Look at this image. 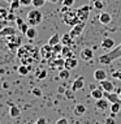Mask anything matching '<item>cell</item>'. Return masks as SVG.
I'll return each instance as SVG.
<instances>
[{
  "instance_id": "cell-1",
  "label": "cell",
  "mask_w": 121,
  "mask_h": 124,
  "mask_svg": "<svg viewBox=\"0 0 121 124\" xmlns=\"http://www.w3.org/2000/svg\"><path fill=\"white\" fill-rule=\"evenodd\" d=\"M16 54H17L18 59L22 62V64H28V65L33 62H38L39 56H40L39 50L34 47V46H30V45L21 46Z\"/></svg>"
},
{
  "instance_id": "cell-2",
  "label": "cell",
  "mask_w": 121,
  "mask_h": 124,
  "mask_svg": "<svg viewBox=\"0 0 121 124\" xmlns=\"http://www.w3.org/2000/svg\"><path fill=\"white\" fill-rule=\"evenodd\" d=\"M119 58H121V45L115 47L113 51H109L102 56H99V63H102V64H111L112 62H115Z\"/></svg>"
},
{
  "instance_id": "cell-3",
  "label": "cell",
  "mask_w": 121,
  "mask_h": 124,
  "mask_svg": "<svg viewBox=\"0 0 121 124\" xmlns=\"http://www.w3.org/2000/svg\"><path fill=\"white\" fill-rule=\"evenodd\" d=\"M42 21H43V15H42V12H40L38 8L29 11V13H28V22H29V25L36 26V25L42 24Z\"/></svg>"
},
{
  "instance_id": "cell-4",
  "label": "cell",
  "mask_w": 121,
  "mask_h": 124,
  "mask_svg": "<svg viewBox=\"0 0 121 124\" xmlns=\"http://www.w3.org/2000/svg\"><path fill=\"white\" fill-rule=\"evenodd\" d=\"M7 46H8V48L11 50L12 52H17L18 48L21 47V37L17 35V34H13V35H9L7 37Z\"/></svg>"
},
{
  "instance_id": "cell-5",
  "label": "cell",
  "mask_w": 121,
  "mask_h": 124,
  "mask_svg": "<svg viewBox=\"0 0 121 124\" xmlns=\"http://www.w3.org/2000/svg\"><path fill=\"white\" fill-rule=\"evenodd\" d=\"M63 21H64V24L69 25L70 28H72V26H74V25L78 24V22H81V20L78 18V16H77L76 12L68 11L63 15Z\"/></svg>"
},
{
  "instance_id": "cell-6",
  "label": "cell",
  "mask_w": 121,
  "mask_h": 124,
  "mask_svg": "<svg viewBox=\"0 0 121 124\" xmlns=\"http://www.w3.org/2000/svg\"><path fill=\"white\" fill-rule=\"evenodd\" d=\"M90 12H91V7L90 5H82V7H79V8L76 11L78 18L81 20V21H83V22H86L87 20H89Z\"/></svg>"
},
{
  "instance_id": "cell-7",
  "label": "cell",
  "mask_w": 121,
  "mask_h": 124,
  "mask_svg": "<svg viewBox=\"0 0 121 124\" xmlns=\"http://www.w3.org/2000/svg\"><path fill=\"white\" fill-rule=\"evenodd\" d=\"M83 29H85V22L81 21V22H78L77 25L72 26V30H70L69 34L72 35L73 38H77V37H79V35L83 33Z\"/></svg>"
},
{
  "instance_id": "cell-8",
  "label": "cell",
  "mask_w": 121,
  "mask_h": 124,
  "mask_svg": "<svg viewBox=\"0 0 121 124\" xmlns=\"http://www.w3.org/2000/svg\"><path fill=\"white\" fill-rule=\"evenodd\" d=\"M40 51V56H42L43 59H50V56H52L53 54V46H51L50 43H47V45L42 46V48L39 50Z\"/></svg>"
},
{
  "instance_id": "cell-9",
  "label": "cell",
  "mask_w": 121,
  "mask_h": 124,
  "mask_svg": "<svg viewBox=\"0 0 121 124\" xmlns=\"http://www.w3.org/2000/svg\"><path fill=\"white\" fill-rule=\"evenodd\" d=\"M109 101L106 98V97H103V98L100 99H96V103H95V107L99 110V111H106L107 108H109L111 105H109Z\"/></svg>"
},
{
  "instance_id": "cell-10",
  "label": "cell",
  "mask_w": 121,
  "mask_h": 124,
  "mask_svg": "<svg viewBox=\"0 0 121 124\" xmlns=\"http://www.w3.org/2000/svg\"><path fill=\"white\" fill-rule=\"evenodd\" d=\"M83 86H85V78H83V76H78L72 84V90L76 93L78 90H82Z\"/></svg>"
},
{
  "instance_id": "cell-11",
  "label": "cell",
  "mask_w": 121,
  "mask_h": 124,
  "mask_svg": "<svg viewBox=\"0 0 121 124\" xmlns=\"http://www.w3.org/2000/svg\"><path fill=\"white\" fill-rule=\"evenodd\" d=\"M79 56H81V59H82L83 62H90V60L94 58V50L93 48H89V47L83 48L82 51H81Z\"/></svg>"
},
{
  "instance_id": "cell-12",
  "label": "cell",
  "mask_w": 121,
  "mask_h": 124,
  "mask_svg": "<svg viewBox=\"0 0 121 124\" xmlns=\"http://www.w3.org/2000/svg\"><path fill=\"white\" fill-rule=\"evenodd\" d=\"M77 65H78V60H77L74 56H72V58H66L65 59V63H64V68L69 69V71L77 68Z\"/></svg>"
},
{
  "instance_id": "cell-13",
  "label": "cell",
  "mask_w": 121,
  "mask_h": 124,
  "mask_svg": "<svg viewBox=\"0 0 121 124\" xmlns=\"http://www.w3.org/2000/svg\"><path fill=\"white\" fill-rule=\"evenodd\" d=\"M99 85L100 88H102L104 92H113L115 90V85H113L112 81H109V80H103V81H99Z\"/></svg>"
},
{
  "instance_id": "cell-14",
  "label": "cell",
  "mask_w": 121,
  "mask_h": 124,
  "mask_svg": "<svg viewBox=\"0 0 121 124\" xmlns=\"http://www.w3.org/2000/svg\"><path fill=\"white\" fill-rule=\"evenodd\" d=\"M104 97L109 101L111 103H115V102H120L121 103V98L119 95V93H113V92H104Z\"/></svg>"
},
{
  "instance_id": "cell-15",
  "label": "cell",
  "mask_w": 121,
  "mask_h": 124,
  "mask_svg": "<svg viewBox=\"0 0 121 124\" xmlns=\"http://www.w3.org/2000/svg\"><path fill=\"white\" fill-rule=\"evenodd\" d=\"M13 34H17V30L12 26H7L3 30H0V38H7L9 35H13Z\"/></svg>"
},
{
  "instance_id": "cell-16",
  "label": "cell",
  "mask_w": 121,
  "mask_h": 124,
  "mask_svg": "<svg viewBox=\"0 0 121 124\" xmlns=\"http://www.w3.org/2000/svg\"><path fill=\"white\" fill-rule=\"evenodd\" d=\"M102 48L107 50V51H109V50H112L113 47H115V41H113L112 38H103L102 41Z\"/></svg>"
},
{
  "instance_id": "cell-17",
  "label": "cell",
  "mask_w": 121,
  "mask_h": 124,
  "mask_svg": "<svg viewBox=\"0 0 121 124\" xmlns=\"http://www.w3.org/2000/svg\"><path fill=\"white\" fill-rule=\"evenodd\" d=\"M111 21H112V16H111L109 13L102 12V13L99 15V22H100V24L108 25V24H111Z\"/></svg>"
},
{
  "instance_id": "cell-18",
  "label": "cell",
  "mask_w": 121,
  "mask_h": 124,
  "mask_svg": "<svg viewBox=\"0 0 121 124\" xmlns=\"http://www.w3.org/2000/svg\"><path fill=\"white\" fill-rule=\"evenodd\" d=\"M94 78L96 81H103L107 78V72L104 69H96V71H94Z\"/></svg>"
},
{
  "instance_id": "cell-19",
  "label": "cell",
  "mask_w": 121,
  "mask_h": 124,
  "mask_svg": "<svg viewBox=\"0 0 121 124\" xmlns=\"http://www.w3.org/2000/svg\"><path fill=\"white\" fill-rule=\"evenodd\" d=\"M86 114V106L82 105V103H78V105L74 106V115L76 116H83Z\"/></svg>"
},
{
  "instance_id": "cell-20",
  "label": "cell",
  "mask_w": 121,
  "mask_h": 124,
  "mask_svg": "<svg viewBox=\"0 0 121 124\" xmlns=\"http://www.w3.org/2000/svg\"><path fill=\"white\" fill-rule=\"evenodd\" d=\"M9 115H11V118H18L21 115V110L16 105H11L9 103Z\"/></svg>"
},
{
  "instance_id": "cell-21",
  "label": "cell",
  "mask_w": 121,
  "mask_h": 124,
  "mask_svg": "<svg viewBox=\"0 0 121 124\" xmlns=\"http://www.w3.org/2000/svg\"><path fill=\"white\" fill-rule=\"evenodd\" d=\"M91 97H93L95 101L103 98V97H104V90L100 88V86H99V88H96V89H93V90H91Z\"/></svg>"
},
{
  "instance_id": "cell-22",
  "label": "cell",
  "mask_w": 121,
  "mask_h": 124,
  "mask_svg": "<svg viewBox=\"0 0 121 124\" xmlns=\"http://www.w3.org/2000/svg\"><path fill=\"white\" fill-rule=\"evenodd\" d=\"M64 63H65V59H56V60H53V62L50 63V65L52 67V68H55V69H63L64 68Z\"/></svg>"
},
{
  "instance_id": "cell-23",
  "label": "cell",
  "mask_w": 121,
  "mask_h": 124,
  "mask_svg": "<svg viewBox=\"0 0 121 124\" xmlns=\"http://www.w3.org/2000/svg\"><path fill=\"white\" fill-rule=\"evenodd\" d=\"M30 71H31V68H30V65H28V64H21L17 69L20 76H28L30 73Z\"/></svg>"
},
{
  "instance_id": "cell-24",
  "label": "cell",
  "mask_w": 121,
  "mask_h": 124,
  "mask_svg": "<svg viewBox=\"0 0 121 124\" xmlns=\"http://www.w3.org/2000/svg\"><path fill=\"white\" fill-rule=\"evenodd\" d=\"M73 37L69 34V33H66V34H64L63 35V38H61V43L64 46H72L73 45Z\"/></svg>"
},
{
  "instance_id": "cell-25",
  "label": "cell",
  "mask_w": 121,
  "mask_h": 124,
  "mask_svg": "<svg viewBox=\"0 0 121 124\" xmlns=\"http://www.w3.org/2000/svg\"><path fill=\"white\" fill-rule=\"evenodd\" d=\"M61 42V37H60L59 33H55L53 35L50 37V39H48V43L51 46H55V45H57V43Z\"/></svg>"
},
{
  "instance_id": "cell-26",
  "label": "cell",
  "mask_w": 121,
  "mask_h": 124,
  "mask_svg": "<svg viewBox=\"0 0 121 124\" xmlns=\"http://www.w3.org/2000/svg\"><path fill=\"white\" fill-rule=\"evenodd\" d=\"M25 35H26V38H28V39H30V41L35 39V37H36V29H35V26H31V28H29L28 31L25 33Z\"/></svg>"
},
{
  "instance_id": "cell-27",
  "label": "cell",
  "mask_w": 121,
  "mask_h": 124,
  "mask_svg": "<svg viewBox=\"0 0 121 124\" xmlns=\"http://www.w3.org/2000/svg\"><path fill=\"white\" fill-rule=\"evenodd\" d=\"M111 116H115L116 114H119L120 108H121V103L120 102H115V103H111Z\"/></svg>"
},
{
  "instance_id": "cell-28",
  "label": "cell",
  "mask_w": 121,
  "mask_h": 124,
  "mask_svg": "<svg viewBox=\"0 0 121 124\" xmlns=\"http://www.w3.org/2000/svg\"><path fill=\"white\" fill-rule=\"evenodd\" d=\"M61 54H63V58H64V59H66V58H72V56H74V55H73V51L70 50V46H64Z\"/></svg>"
},
{
  "instance_id": "cell-29",
  "label": "cell",
  "mask_w": 121,
  "mask_h": 124,
  "mask_svg": "<svg viewBox=\"0 0 121 124\" xmlns=\"http://www.w3.org/2000/svg\"><path fill=\"white\" fill-rule=\"evenodd\" d=\"M59 77H60L61 80H69V77H70V71H69V69H66V68L60 69V71H59Z\"/></svg>"
},
{
  "instance_id": "cell-30",
  "label": "cell",
  "mask_w": 121,
  "mask_h": 124,
  "mask_svg": "<svg viewBox=\"0 0 121 124\" xmlns=\"http://www.w3.org/2000/svg\"><path fill=\"white\" fill-rule=\"evenodd\" d=\"M9 4H11V12H14V11H18L20 9V7H21V1H20V0H12L11 3H9Z\"/></svg>"
},
{
  "instance_id": "cell-31",
  "label": "cell",
  "mask_w": 121,
  "mask_h": 124,
  "mask_svg": "<svg viewBox=\"0 0 121 124\" xmlns=\"http://www.w3.org/2000/svg\"><path fill=\"white\" fill-rule=\"evenodd\" d=\"M48 1V0H33V7L34 8H42L43 5H44V3Z\"/></svg>"
},
{
  "instance_id": "cell-32",
  "label": "cell",
  "mask_w": 121,
  "mask_h": 124,
  "mask_svg": "<svg viewBox=\"0 0 121 124\" xmlns=\"http://www.w3.org/2000/svg\"><path fill=\"white\" fill-rule=\"evenodd\" d=\"M93 4H94V9H104L106 3H104V0H98V1L93 3Z\"/></svg>"
},
{
  "instance_id": "cell-33",
  "label": "cell",
  "mask_w": 121,
  "mask_h": 124,
  "mask_svg": "<svg viewBox=\"0 0 121 124\" xmlns=\"http://www.w3.org/2000/svg\"><path fill=\"white\" fill-rule=\"evenodd\" d=\"M8 9L7 8H3V7H0V20H7L8 17Z\"/></svg>"
},
{
  "instance_id": "cell-34",
  "label": "cell",
  "mask_w": 121,
  "mask_h": 124,
  "mask_svg": "<svg viewBox=\"0 0 121 124\" xmlns=\"http://www.w3.org/2000/svg\"><path fill=\"white\" fill-rule=\"evenodd\" d=\"M63 47H64V45L61 42L60 43H57V45H55L53 46V52L56 54V55H59V54H61V51H63Z\"/></svg>"
},
{
  "instance_id": "cell-35",
  "label": "cell",
  "mask_w": 121,
  "mask_h": 124,
  "mask_svg": "<svg viewBox=\"0 0 121 124\" xmlns=\"http://www.w3.org/2000/svg\"><path fill=\"white\" fill-rule=\"evenodd\" d=\"M64 95H65L68 99H73V98H74V92H73L72 89H70V90H65Z\"/></svg>"
},
{
  "instance_id": "cell-36",
  "label": "cell",
  "mask_w": 121,
  "mask_h": 124,
  "mask_svg": "<svg viewBox=\"0 0 121 124\" xmlns=\"http://www.w3.org/2000/svg\"><path fill=\"white\" fill-rule=\"evenodd\" d=\"M29 28H30V26H29L28 24H25V22H23V24H22L21 26H18V29L21 30V33H22V34H25V33L28 31V29H29Z\"/></svg>"
},
{
  "instance_id": "cell-37",
  "label": "cell",
  "mask_w": 121,
  "mask_h": 124,
  "mask_svg": "<svg viewBox=\"0 0 121 124\" xmlns=\"http://www.w3.org/2000/svg\"><path fill=\"white\" fill-rule=\"evenodd\" d=\"M33 94H34L35 97H42V89L34 88V89H33Z\"/></svg>"
},
{
  "instance_id": "cell-38",
  "label": "cell",
  "mask_w": 121,
  "mask_h": 124,
  "mask_svg": "<svg viewBox=\"0 0 121 124\" xmlns=\"http://www.w3.org/2000/svg\"><path fill=\"white\" fill-rule=\"evenodd\" d=\"M36 77H38L39 80H44L46 77H47V71H40V72L38 73V76H36Z\"/></svg>"
},
{
  "instance_id": "cell-39",
  "label": "cell",
  "mask_w": 121,
  "mask_h": 124,
  "mask_svg": "<svg viewBox=\"0 0 121 124\" xmlns=\"http://www.w3.org/2000/svg\"><path fill=\"white\" fill-rule=\"evenodd\" d=\"M76 0H63V5H66V7H73Z\"/></svg>"
},
{
  "instance_id": "cell-40",
  "label": "cell",
  "mask_w": 121,
  "mask_h": 124,
  "mask_svg": "<svg viewBox=\"0 0 121 124\" xmlns=\"http://www.w3.org/2000/svg\"><path fill=\"white\" fill-rule=\"evenodd\" d=\"M20 1H21V5L23 7H29L33 4V0H20Z\"/></svg>"
},
{
  "instance_id": "cell-41",
  "label": "cell",
  "mask_w": 121,
  "mask_h": 124,
  "mask_svg": "<svg viewBox=\"0 0 121 124\" xmlns=\"http://www.w3.org/2000/svg\"><path fill=\"white\" fill-rule=\"evenodd\" d=\"M56 124H68V119L66 118H60L57 122H56Z\"/></svg>"
},
{
  "instance_id": "cell-42",
  "label": "cell",
  "mask_w": 121,
  "mask_h": 124,
  "mask_svg": "<svg viewBox=\"0 0 121 124\" xmlns=\"http://www.w3.org/2000/svg\"><path fill=\"white\" fill-rule=\"evenodd\" d=\"M106 124H115V116L107 118V119H106Z\"/></svg>"
},
{
  "instance_id": "cell-43",
  "label": "cell",
  "mask_w": 121,
  "mask_h": 124,
  "mask_svg": "<svg viewBox=\"0 0 121 124\" xmlns=\"http://www.w3.org/2000/svg\"><path fill=\"white\" fill-rule=\"evenodd\" d=\"M7 20H8V21H14V20H16V16L13 15V12L8 13V17H7Z\"/></svg>"
},
{
  "instance_id": "cell-44",
  "label": "cell",
  "mask_w": 121,
  "mask_h": 124,
  "mask_svg": "<svg viewBox=\"0 0 121 124\" xmlns=\"http://www.w3.org/2000/svg\"><path fill=\"white\" fill-rule=\"evenodd\" d=\"M14 22H16V24H17V26H21V25L23 24V20H22L21 17H16Z\"/></svg>"
},
{
  "instance_id": "cell-45",
  "label": "cell",
  "mask_w": 121,
  "mask_h": 124,
  "mask_svg": "<svg viewBox=\"0 0 121 124\" xmlns=\"http://www.w3.org/2000/svg\"><path fill=\"white\" fill-rule=\"evenodd\" d=\"M47 123V119L46 118H39L36 120V124H46Z\"/></svg>"
},
{
  "instance_id": "cell-46",
  "label": "cell",
  "mask_w": 121,
  "mask_h": 124,
  "mask_svg": "<svg viewBox=\"0 0 121 124\" xmlns=\"http://www.w3.org/2000/svg\"><path fill=\"white\" fill-rule=\"evenodd\" d=\"M113 77H116V78H119V80H121V71H117V72H113V75H112Z\"/></svg>"
},
{
  "instance_id": "cell-47",
  "label": "cell",
  "mask_w": 121,
  "mask_h": 124,
  "mask_svg": "<svg viewBox=\"0 0 121 124\" xmlns=\"http://www.w3.org/2000/svg\"><path fill=\"white\" fill-rule=\"evenodd\" d=\"M57 92L60 93V94H64V93H65V89H64L63 86H59V88H57Z\"/></svg>"
},
{
  "instance_id": "cell-48",
  "label": "cell",
  "mask_w": 121,
  "mask_h": 124,
  "mask_svg": "<svg viewBox=\"0 0 121 124\" xmlns=\"http://www.w3.org/2000/svg\"><path fill=\"white\" fill-rule=\"evenodd\" d=\"M48 1H51L52 4H56V3H59V0H48Z\"/></svg>"
},
{
  "instance_id": "cell-49",
  "label": "cell",
  "mask_w": 121,
  "mask_h": 124,
  "mask_svg": "<svg viewBox=\"0 0 121 124\" xmlns=\"http://www.w3.org/2000/svg\"><path fill=\"white\" fill-rule=\"evenodd\" d=\"M3 88H4V89H7V88H8V84H7V82H4V84H3Z\"/></svg>"
},
{
  "instance_id": "cell-50",
  "label": "cell",
  "mask_w": 121,
  "mask_h": 124,
  "mask_svg": "<svg viewBox=\"0 0 121 124\" xmlns=\"http://www.w3.org/2000/svg\"><path fill=\"white\" fill-rule=\"evenodd\" d=\"M4 1H5V3H11L12 0H4Z\"/></svg>"
},
{
  "instance_id": "cell-51",
  "label": "cell",
  "mask_w": 121,
  "mask_h": 124,
  "mask_svg": "<svg viewBox=\"0 0 121 124\" xmlns=\"http://www.w3.org/2000/svg\"><path fill=\"white\" fill-rule=\"evenodd\" d=\"M119 95H120V98H121V90H120V92H119Z\"/></svg>"
},
{
  "instance_id": "cell-52",
  "label": "cell",
  "mask_w": 121,
  "mask_h": 124,
  "mask_svg": "<svg viewBox=\"0 0 121 124\" xmlns=\"http://www.w3.org/2000/svg\"><path fill=\"white\" fill-rule=\"evenodd\" d=\"M95 1H98V0H91V3H95Z\"/></svg>"
}]
</instances>
